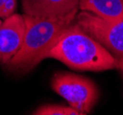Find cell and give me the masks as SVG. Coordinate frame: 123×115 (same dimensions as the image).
<instances>
[{"mask_svg":"<svg viewBox=\"0 0 123 115\" xmlns=\"http://www.w3.org/2000/svg\"><path fill=\"white\" fill-rule=\"evenodd\" d=\"M23 16L12 14L0 26V63L7 64L21 47L25 36Z\"/></svg>","mask_w":123,"mask_h":115,"instance_id":"5b68a950","label":"cell"},{"mask_svg":"<svg viewBox=\"0 0 123 115\" xmlns=\"http://www.w3.org/2000/svg\"><path fill=\"white\" fill-rule=\"evenodd\" d=\"M4 3H5V0H0V13H1V10H2V7L4 6Z\"/></svg>","mask_w":123,"mask_h":115,"instance_id":"30bf717a","label":"cell"},{"mask_svg":"<svg viewBox=\"0 0 123 115\" xmlns=\"http://www.w3.org/2000/svg\"><path fill=\"white\" fill-rule=\"evenodd\" d=\"M60 61L79 71H105L117 68L110 53L79 25L70 23L44 56Z\"/></svg>","mask_w":123,"mask_h":115,"instance_id":"6da1fadb","label":"cell"},{"mask_svg":"<svg viewBox=\"0 0 123 115\" xmlns=\"http://www.w3.org/2000/svg\"><path fill=\"white\" fill-rule=\"evenodd\" d=\"M16 6H17V0H5L4 6L0 13V18H3L5 19L9 16H11L16 10Z\"/></svg>","mask_w":123,"mask_h":115,"instance_id":"9c48e42d","label":"cell"},{"mask_svg":"<svg viewBox=\"0 0 123 115\" xmlns=\"http://www.w3.org/2000/svg\"><path fill=\"white\" fill-rule=\"evenodd\" d=\"M34 115H81L75 109L61 105H45L37 109Z\"/></svg>","mask_w":123,"mask_h":115,"instance_id":"ba28073f","label":"cell"},{"mask_svg":"<svg viewBox=\"0 0 123 115\" xmlns=\"http://www.w3.org/2000/svg\"><path fill=\"white\" fill-rule=\"evenodd\" d=\"M52 88L81 115L92 110L99 97L98 89L92 81L70 73H56L52 79Z\"/></svg>","mask_w":123,"mask_h":115,"instance_id":"277c9868","label":"cell"},{"mask_svg":"<svg viewBox=\"0 0 123 115\" xmlns=\"http://www.w3.org/2000/svg\"><path fill=\"white\" fill-rule=\"evenodd\" d=\"M77 11L62 18H39L23 15L25 36L21 47L6 65L12 70L29 71L44 59L62 32L74 20Z\"/></svg>","mask_w":123,"mask_h":115,"instance_id":"7a4b0ae2","label":"cell"},{"mask_svg":"<svg viewBox=\"0 0 123 115\" xmlns=\"http://www.w3.org/2000/svg\"><path fill=\"white\" fill-rule=\"evenodd\" d=\"M79 7L105 20L123 19V0H80Z\"/></svg>","mask_w":123,"mask_h":115,"instance_id":"52a82bcc","label":"cell"},{"mask_svg":"<svg viewBox=\"0 0 123 115\" xmlns=\"http://www.w3.org/2000/svg\"><path fill=\"white\" fill-rule=\"evenodd\" d=\"M24 14L39 18H62L79 9L80 0H21Z\"/></svg>","mask_w":123,"mask_h":115,"instance_id":"8992f818","label":"cell"},{"mask_svg":"<svg viewBox=\"0 0 123 115\" xmlns=\"http://www.w3.org/2000/svg\"><path fill=\"white\" fill-rule=\"evenodd\" d=\"M76 23L102 44L117 63V69L123 74V19L109 21L87 11L76 15Z\"/></svg>","mask_w":123,"mask_h":115,"instance_id":"3957f363","label":"cell"},{"mask_svg":"<svg viewBox=\"0 0 123 115\" xmlns=\"http://www.w3.org/2000/svg\"><path fill=\"white\" fill-rule=\"evenodd\" d=\"M1 24H2V20H1V18H0V26H1Z\"/></svg>","mask_w":123,"mask_h":115,"instance_id":"8fae6325","label":"cell"}]
</instances>
